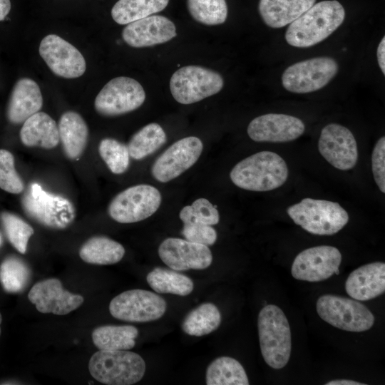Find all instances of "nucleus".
Returning <instances> with one entry per match:
<instances>
[{
  "mask_svg": "<svg viewBox=\"0 0 385 385\" xmlns=\"http://www.w3.org/2000/svg\"><path fill=\"white\" fill-rule=\"evenodd\" d=\"M345 10L337 0L316 3L289 24L285 40L297 48L313 46L329 37L343 23Z\"/></svg>",
  "mask_w": 385,
  "mask_h": 385,
  "instance_id": "nucleus-1",
  "label": "nucleus"
},
{
  "mask_svg": "<svg viewBox=\"0 0 385 385\" xmlns=\"http://www.w3.org/2000/svg\"><path fill=\"white\" fill-rule=\"evenodd\" d=\"M230 177L240 188L265 192L282 186L288 177V168L284 159L271 151L256 153L237 163Z\"/></svg>",
  "mask_w": 385,
  "mask_h": 385,
  "instance_id": "nucleus-2",
  "label": "nucleus"
},
{
  "mask_svg": "<svg viewBox=\"0 0 385 385\" xmlns=\"http://www.w3.org/2000/svg\"><path fill=\"white\" fill-rule=\"evenodd\" d=\"M257 327L262 355L268 366L279 369L289 361L292 342L289 322L283 311L267 304L260 312Z\"/></svg>",
  "mask_w": 385,
  "mask_h": 385,
  "instance_id": "nucleus-3",
  "label": "nucleus"
},
{
  "mask_svg": "<svg viewBox=\"0 0 385 385\" xmlns=\"http://www.w3.org/2000/svg\"><path fill=\"white\" fill-rule=\"evenodd\" d=\"M145 362L128 350H99L91 357L88 370L98 381L107 385H130L145 374Z\"/></svg>",
  "mask_w": 385,
  "mask_h": 385,
  "instance_id": "nucleus-4",
  "label": "nucleus"
},
{
  "mask_svg": "<svg viewBox=\"0 0 385 385\" xmlns=\"http://www.w3.org/2000/svg\"><path fill=\"white\" fill-rule=\"evenodd\" d=\"M287 212L296 225L317 235L336 234L349 221L347 212L338 202L325 200L304 198Z\"/></svg>",
  "mask_w": 385,
  "mask_h": 385,
  "instance_id": "nucleus-5",
  "label": "nucleus"
},
{
  "mask_svg": "<svg viewBox=\"0 0 385 385\" xmlns=\"http://www.w3.org/2000/svg\"><path fill=\"white\" fill-rule=\"evenodd\" d=\"M25 213L39 224L62 230L72 224L76 209L66 197L44 190L37 183H30L21 199Z\"/></svg>",
  "mask_w": 385,
  "mask_h": 385,
  "instance_id": "nucleus-6",
  "label": "nucleus"
},
{
  "mask_svg": "<svg viewBox=\"0 0 385 385\" xmlns=\"http://www.w3.org/2000/svg\"><path fill=\"white\" fill-rule=\"evenodd\" d=\"M224 86L222 76L199 66H185L172 75L170 90L174 99L185 105L198 102L219 93Z\"/></svg>",
  "mask_w": 385,
  "mask_h": 385,
  "instance_id": "nucleus-7",
  "label": "nucleus"
},
{
  "mask_svg": "<svg viewBox=\"0 0 385 385\" xmlns=\"http://www.w3.org/2000/svg\"><path fill=\"white\" fill-rule=\"evenodd\" d=\"M316 308L318 315L324 321L344 331H367L374 323L371 311L354 299L325 294L318 298Z\"/></svg>",
  "mask_w": 385,
  "mask_h": 385,
  "instance_id": "nucleus-8",
  "label": "nucleus"
},
{
  "mask_svg": "<svg viewBox=\"0 0 385 385\" xmlns=\"http://www.w3.org/2000/svg\"><path fill=\"white\" fill-rule=\"evenodd\" d=\"M161 203V195L155 187L141 184L131 186L115 195L108 208L112 219L120 223L142 221L153 215Z\"/></svg>",
  "mask_w": 385,
  "mask_h": 385,
  "instance_id": "nucleus-9",
  "label": "nucleus"
},
{
  "mask_svg": "<svg viewBox=\"0 0 385 385\" xmlns=\"http://www.w3.org/2000/svg\"><path fill=\"white\" fill-rule=\"evenodd\" d=\"M337 61L321 56L299 61L287 67L282 75L283 87L289 92L307 93L318 91L336 76Z\"/></svg>",
  "mask_w": 385,
  "mask_h": 385,
  "instance_id": "nucleus-10",
  "label": "nucleus"
},
{
  "mask_svg": "<svg viewBox=\"0 0 385 385\" xmlns=\"http://www.w3.org/2000/svg\"><path fill=\"white\" fill-rule=\"evenodd\" d=\"M145 99V93L136 80L126 76L115 77L100 91L94 101L96 111L104 116H116L138 108Z\"/></svg>",
  "mask_w": 385,
  "mask_h": 385,
  "instance_id": "nucleus-11",
  "label": "nucleus"
},
{
  "mask_svg": "<svg viewBox=\"0 0 385 385\" xmlns=\"http://www.w3.org/2000/svg\"><path fill=\"white\" fill-rule=\"evenodd\" d=\"M166 302L160 295L144 289H130L115 297L110 302L111 314L120 320L147 322L157 320L166 311Z\"/></svg>",
  "mask_w": 385,
  "mask_h": 385,
  "instance_id": "nucleus-12",
  "label": "nucleus"
},
{
  "mask_svg": "<svg viewBox=\"0 0 385 385\" xmlns=\"http://www.w3.org/2000/svg\"><path fill=\"white\" fill-rule=\"evenodd\" d=\"M202 149V141L195 136L176 141L153 163L151 168L153 177L160 183L175 179L197 162Z\"/></svg>",
  "mask_w": 385,
  "mask_h": 385,
  "instance_id": "nucleus-13",
  "label": "nucleus"
},
{
  "mask_svg": "<svg viewBox=\"0 0 385 385\" xmlns=\"http://www.w3.org/2000/svg\"><path fill=\"white\" fill-rule=\"evenodd\" d=\"M342 254L333 246L320 245L306 249L294 258L292 277L299 280L320 282L339 274Z\"/></svg>",
  "mask_w": 385,
  "mask_h": 385,
  "instance_id": "nucleus-14",
  "label": "nucleus"
},
{
  "mask_svg": "<svg viewBox=\"0 0 385 385\" xmlns=\"http://www.w3.org/2000/svg\"><path fill=\"white\" fill-rule=\"evenodd\" d=\"M38 51L48 67L57 76L76 78L86 71V63L81 53L56 34L46 36L40 43Z\"/></svg>",
  "mask_w": 385,
  "mask_h": 385,
  "instance_id": "nucleus-15",
  "label": "nucleus"
},
{
  "mask_svg": "<svg viewBox=\"0 0 385 385\" xmlns=\"http://www.w3.org/2000/svg\"><path fill=\"white\" fill-rule=\"evenodd\" d=\"M318 149L322 157L335 168L348 170L358 160V148L352 133L346 127L329 123L320 133Z\"/></svg>",
  "mask_w": 385,
  "mask_h": 385,
  "instance_id": "nucleus-16",
  "label": "nucleus"
},
{
  "mask_svg": "<svg viewBox=\"0 0 385 385\" xmlns=\"http://www.w3.org/2000/svg\"><path fill=\"white\" fill-rule=\"evenodd\" d=\"M158 255L168 267L176 271L204 270L212 261L208 246L175 237L161 242Z\"/></svg>",
  "mask_w": 385,
  "mask_h": 385,
  "instance_id": "nucleus-17",
  "label": "nucleus"
},
{
  "mask_svg": "<svg viewBox=\"0 0 385 385\" xmlns=\"http://www.w3.org/2000/svg\"><path fill=\"white\" fill-rule=\"evenodd\" d=\"M305 130L299 118L282 113H267L254 118L247 134L256 142L284 143L296 140Z\"/></svg>",
  "mask_w": 385,
  "mask_h": 385,
  "instance_id": "nucleus-18",
  "label": "nucleus"
},
{
  "mask_svg": "<svg viewBox=\"0 0 385 385\" xmlns=\"http://www.w3.org/2000/svg\"><path fill=\"white\" fill-rule=\"evenodd\" d=\"M28 298L38 312L56 315L68 314L84 301L81 295L64 289L60 280L56 278L36 283L29 291Z\"/></svg>",
  "mask_w": 385,
  "mask_h": 385,
  "instance_id": "nucleus-19",
  "label": "nucleus"
},
{
  "mask_svg": "<svg viewBox=\"0 0 385 385\" xmlns=\"http://www.w3.org/2000/svg\"><path fill=\"white\" fill-rule=\"evenodd\" d=\"M177 35L174 23L165 16L150 15L126 24L123 41L134 48L149 47L169 41Z\"/></svg>",
  "mask_w": 385,
  "mask_h": 385,
  "instance_id": "nucleus-20",
  "label": "nucleus"
},
{
  "mask_svg": "<svg viewBox=\"0 0 385 385\" xmlns=\"http://www.w3.org/2000/svg\"><path fill=\"white\" fill-rule=\"evenodd\" d=\"M346 293L358 301H368L385 292V264L375 262L352 271L345 283Z\"/></svg>",
  "mask_w": 385,
  "mask_h": 385,
  "instance_id": "nucleus-21",
  "label": "nucleus"
},
{
  "mask_svg": "<svg viewBox=\"0 0 385 385\" xmlns=\"http://www.w3.org/2000/svg\"><path fill=\"white\" fill-rule=\"evenodd\" d=\"M43 106L41 89L34 80L22 78L14 85L8 102L6 116L14 124L24 123Z\"/></svg>",
  "mask_w": 385,
  "mask_h": 385,
  "instance_id": "nucleus-22",
  "label": "nucleus"
},
{
  "mask_svg": "<svg viewBox=\"0 0 385 385\" xmlns=\"http://www.w3.org/2000/svg\"><path fill=\"white\" fill-rule=\"evenodd\" d=\"M20 138L26 146L44 149H52L60 141L56 121L44 112H37L24 122Z\"/></svg>",
  "mask_w": 385,
  "mask_h": 385,
  "instance_id": "nucleus-23",
  "label": "nucleus"
},
{
  "mask_svg": "<svg viewBox=\"0 0 385 385\" xmlns=\"http://www.w3.org/2000/svg\"><path fill=\"white\" fill-rule=\"evenodd\" d=\"M58 128L65 155L71 160L78 159L88 143V128L84 119L75 111L65 112L59 119Z\"/></svg>",
  "mask_w": 385,
  "mask_h": 385,
  "instance_id": "nucleus-24",
  "label": "nucleus"
},
{
  "mask_svg": "<svg viewBox=\"0 0 385 385\" xmlns=\"http://www.w3.org/2000/svg\"><path fill=\"white\" fill-rule=\"evenodd\" d=\"M316 0H260L258 10L269 27H284L296 20L315 4Z\"/></svg>",
  "mask_w": 385,
  "mask_h": 385,
  "instance_id": "nucleus-25",
  "label": "nucleus"
},
{
  "mask_svg": "<svg viewBox=\"0 0 385 385\" xmlns=\"http://www.w3.org/2000/svg\"><path fill=\"white\" fill-rule=\"evenodd\" d=\"M124 255L121 244L105 236L91 237L79 250V256L84 262L100 265L115 264Z\"/></svg>",
  "mask_w": 385,
  "mask_h": 385,
  "instance_id": "nucleus-26",
  "label": "nucleus"
},
{
  "mask_svg": "<svg viewBox=\"0 0 385 385\" xmlns=\"http://www.w3.org/2000/svg\"><path fill=\"white\" fill-rule=\"evenodd\" d=\"M138 329L131 325H105L96 328L92 340L99 350H128L135 345Z\"/></svg>",
  "mask_w": 385,
  "mask_h": 385,
  "instance_id": "nucleus-27",
  "label": "nucleus"
},
{
  "mask_svg": "<svg viewBox=\"0 0 385 385\" xmlns=\"http://www.w3.org/2000/svg\"><path fill=\"white\" fill-rule=\"evenodd\" d=\"M207 385H248L249 380L242 364L234 358L220 356L207 366Z\"/></svg>",
  "mask_w": 385,
  "mask_h": 385,
  "instance_id": "nucleus-28",
  "label": "nucleus"
},
{
  "mask_svg": "<svg viewBox=\"0 0 385 385\" xmlns=\"http://www.w3.org/2000/svg\"><path fill=\"white\" fill-rule=\"evenodd\" d=\"M169 0H118L111 9V16L118 24L126 25L163 10Z\"/></svg>",
  "mask_w": 385,
  "mask_h": 385,
  "instance_id": "nucleus-29",
  "label": "nucleus"
},
{
  "mask_svg": "<svg viewBox=\"0 0 385 385\" xmlns=\"http://www.w3.org/2000/svg\"><path fill=\"white\" fill-rule=\"evenodd\" d=\"M221 323V314L212 303H203L191 310L184 318L181 327L190 336L201 337L215 331Z\"/></svg>",
  "mask_w": 385,
  "mask_h": 385,
  "instance_id": "nucleus-30",
  "label": "nucleus"
},
{
  "mask_svg": "<svg viewBox=\"0 0 385 385\" xmlns=\"http://www.w3.org/2000/svg\"><path fill=\"white\" fill-rule=\"evenodd\" d=\"M146 280L154 291L160 294L187 296L194 288L192 280L188 276L162 267H156L150 272Z\"/></svg>",
  "mask_w": 385,
  "mask_h": 385,
  "instance_id": "nucleus-31",
  "label": "nucleus"
},
{
  "mask_svg": "<svg viewBox=\"0 0 385 385\" xmlns=\"http://www.w3.org/2000/svg\"><path fill=\"white\" fill-rule=\"evenodd\" d=\"M165 141L166 135L162 127L152 123L137 131L127 146L132 158L141 160L155 153Z\"/></svg>",
  "mask_w": 385,
  "mask_h": 385,
  "instance_id": "nucleus-32",
  "label": "nucleus"
},
{
  "mask_svg": "<svg viewBox=\"0 0 385 385\" xmlns=\"http://www.w3.org/2000/svg\"><path fill=\"white\" fill-rule=\"evenodd\" d=\"M30 277L29 266L16 256L6 257L0 265V282L7 292H21L28 284Z\"/></svg>",
  "mask_w": 385,
  "mask_h": 385,
  "instance_id": "nucleus-33",
  "label": "nucleus"
},
{
  "mask_svg": "<svg viewBox=\"0 0 385 385\" xmlns=\"http://www.w3.org/2000/svg\"><path fill=\"white\" fill-rule=\"evenodd\" d=\"M187 5L192 17L205 25L222 24L227 17L225 0H187Z\"/></svg>",
  "mask_w": 385,
  "mask_h": 385,
  "instance_id": "nucleus-34",
  "label": "nucleus"
},
{
  "mask_svg": "<svg viewBox=\"0 0 385 385\" xmlns=\"http://www.w3.org/2000/svg\"><path fill=\"white\" fill-rule=\"evenodd\" d=\"M0 219L12 246L21 254H25L29 238L34 232L32 227L20 217L9 212L1 213Z\"/></svg>",
  "mask_w": 385,
  "mask_h": 385,
  "instance_id": "nucleus-35",
  "label": "nucleus"
},
{
  "mask_svg": "<svg viewBox=\"0 0 385 385\" xmlns=\"http://www.w3.org/2000/svg\"><path fill=\"white\" fill-rule=\"evenodd\" d=\"M98 152L113 173L122 174L127 170L130 155L128 146L125 144L114 138H103L99 143Z\"/></svg>",
  "mask_w": 385,
  "mask_h": 385,
  "instance_id": "nucleus-36",
  "label": "nucleus"
},
{
  "mask_svg": "<svg viewBox=\"0 0 385 385\" xmlns=\"http://www.w3.org/2000/svg\"><path fill=\"white\" fill-rule=\"evenodd\" d=\"M0 188L13 194L24 190V182L15 168L14 155L5 149H0Z\"/></svg>",
  "mask_w": 385,
  "mask_h": 385,
  "instance_id": "nucleus-37",
  "label": "nucleus"
},
{
  "mask_svg": "<svg viewBox=\"0 0 385 385\" xmlns=\"http://www.w3.org/2000/svg\"><path fill=\"white\" fill-rule=\"evenodd\" d=\"M179 216L182 221L190 220L207 225H217L220 220L216 207L206 198H198L191 205L184 207Z\"/></svg>",
  "mask_w": 385,
  "mask_h": 385,
  "instance_id": "nucleus-38",
  "label": "nucleus"
},
{
  "mask_svg": "<svg viewBox=\"0 0 385 385\" xmlns=\"http://www.w3.org/2000/svg\"><path fill=\"white\" fill-rule=\"evenodd\" d=\"M183 222L181 233L185 240L206 246L212 245L216 242L217 232L211 225L190 220Z\"/></svg>",
  "mask_w": 385,
  "mask_h": 385,
  "instance_id": "nucleus-39",
  "label": "nucleus"
},
{
  "mask_svg": "<svg viewBox=\"0 0 385 385\" xmlns=\"http://www.w3.org/2000/svg\"><path fill=\"white\" fill-rule=\"evenodd\" d=\"M371 169L376 184L385 192V137L376 142L371 154Z\"/></svg>",
  "mask_w": 385,
  "mask_h": 385,
  "instance_id": "nucleus-40",
  "label": "nucleus"
},
{
  "mask_svg": "<svg viewBox=\"0 0 385 385\" xmlns=\"http://www.w3.org/2000/svg\"><path fill=\"white\" fill-rule=\"evenodd\" d=\"M376 56H377V61L379 63V66L383 73V74H385V38L384 37L380 43H379V46L377 47L376 51Z\"/></svg>",
  "mask_w": 385,
  "mask_h": 385,
  "instance_id": "nucleus-41",
  "label": "nucleus"
},
{
  "mask_svg": "<svg viewBox=\"0 0 385 385\" xmlns=\"http://www.w3.org/2000/svg\"><path fill=\"white\" fill-rule=\"evenodd\" d=\"M10 0H0V21H3L11 10Z\"/></svg>",
  "mask_w": 385,
  "mask_h": 385,
  "instance_id": "nucleus-42",
  "label": "nucleus"
},
{
  "mask_svg": "<svg viewBox=\"0 0 385 385\" xmlns=\"http://www.w3.org/2000/svg\"><path fill=\"white\" fill-rule=\"evenodd\" d=\"M365 384L349 379H336L326 383V385H364Z\"/></svg>",
  "mask_w": 385,
  "mask_h": 385,
  "instance_id": "nucleus-43",
  "label": "nucleus"
},
{
  "mask_svg": "<svg viewBox=\"0 0 385 385\" xmlns=\"http://www.w3.org/2000/svg\"><path fill=\"white\" fill-rule=\"evenodd\" d=\"M1 322H2V316H1V314L0 313V335H1Z\"/></svg>",
  "mask_w": 385,
  "mask_h": 385,
  "instance_id": "nucleus-44",
  "label": "nucleus"
},
{
  "mask_svg": "<svg viewBox=\"0 0 385 385\" xmlns=\"http://www.w3.org/2000/svg\"><path fill=\"white\" fill-rule=\"evenodd\" d=\"M2 245V237H1V235L0 233V246Z\"/></svg>",
  "mask_w": 385,
  "mask_h": 385,
  "instance_id": "nucleus-45",
  "label": "nucleus"
}]
</instances>
